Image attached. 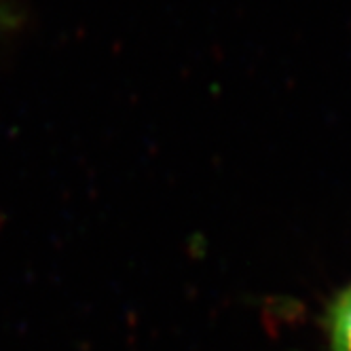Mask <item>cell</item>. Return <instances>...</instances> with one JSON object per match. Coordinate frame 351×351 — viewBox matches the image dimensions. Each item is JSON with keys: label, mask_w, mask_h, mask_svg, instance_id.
I'll use <instances>...</instances> for the list:
<instances>
[{"label": "cell", "mask_w": 351, "mask_h": 351, "mask_svg": "<svg viewBox=\"0 0 351 351\" xmlns=\"http://www.w3.org/2000/svg\"><path fill=\"white\" fill-rule=\"evenodd\" d=\"M328 330L332 351H351V286H347L330 307Z\"/></svg>", "instance_id": "obj_1"}, {"label": "cell", "mask_w": 351, "mask_h": 351, "mask_svg": "<svg viewBox=\"0 0 351 351\" xmlns=\"http://www.w3.org/2000/svg\"><path fill=\"white\" fill-rule=\"evenodd\" d=\"M9 7H5L3 3H0V34L5 32V28H9L11 23H13V17L9 15Z\"/></svg>", "instance_id": "obj_2"}]
</instances>
